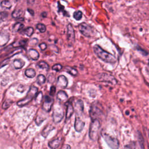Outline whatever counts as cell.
I'll use <instances>...</instances> for the list:
<instances>
[{"label": "cell", "mask_w": 149, "mask_h": 149, "mask_svg": "<svg viewBox=\"0 0 149 149\" xmlns=\"http://www.w3.org/2000/svg\"><path fill=\"white\" fill-rule=\"evenodd\" d=\"M95 78L97 80L101 82H106L113 85L117 83L116 79L112 75L107 73H99L96 76Z\"/></svg>", "instance_id": "obj_4"}, {"label": "cell", "mask_w": 149, "mask_h": 149, "mask_svg": "<svg viewBox=\"0 0 149 149\" xmlns=\"http://www.w3.org/2000/svg\"><path fill=\"white\" fill-rule=\"evenodd\" d=\"M83 16L82 12L80 10H77L74 12L73 13V17L76 20H79L81 19Z\"/></svg>", "instance_id": "obj_33"}, {"label": "cell", "mask_w": 149, "mask_h": 149, "mask_svg": "<svg viewBox=\"0 0 149 149\" xmlns=\"http://www.w3.org/2000/svg\"><path fill=\"white\" fill-rule=\"evenodd\" d=\"M12 104V101H10V100H6L3 102V104H2V108L5 109H7L8 108H9L10 107V105H11Z\"/></svg>", "instance_id": "obj_37"}, {"label": "cell", "mask_w": 149, "mask_h": 149, "mask_svg": "<svg viewBox=\"0 0 149 149\" xmlns=\"http://www.w3.org/2000/svg\"><path fill=\"white\" fill-rule=\"evenodd\" d=\"M93 51L95 54L101 60L110 63H114L116 61V59L114 55L104 50L98 45H95L93 47Z\"/></svg>", "instance_id": "obj_1"}, {"label": "cell", "mask_w": 149, "mask_h": 149, "mask_svg": "<svg viewBox=\"0 0 149 149\" xmlns=\"http://www.w3.org/2000/svg\"><path fill=\"white\" fill-rule=\"evenodd\" d=\"M104 139L111 149H118L119 147V142L116 138L113 137L109 134H104Z\"/></svg>", "instance_id": "obj_7"}, {"label": "cell", "mask_w": 149, "mask_h": 149, "mask_svg": "<svg viewBox=\"0 0 149 149\" xmlns=\"http://www.w3.org/2000/svg\"><path fill=\"white\" fill-rule=\"evenodd\" d=\"M63 116H64V112H63V108L59 104L55 105L54 108L53 114H52L54 122L56 123L60 122L63 119Z\"/></svg>", "instance_id": "obj_5"}, {"label": "cell", "mask_w": 149, "mask_h": 149, "mask_svg": "<svg viewBox=\"0 0 149 149\" xmlns=\"http://www.w3.org/2000/svg\"><path fill=\"white\" fill-rule=\"evenodd\" d=\"M28 53L30 58L34 61H37L39 58L40 54L35 49H30Z\"/></svg>", "instance_id": "obj_17"}, {"label": "cell", "mask_w": 149, "mask_h": 149, "mask_svg": "<svg viewBox=\"0 0 149 149\" xmlns=\"http://www.w3.org/2000/svg\"><path fill=\"white\" fill-rule=\"evenodd\" d=\"M27 2L29 5H33L35 2V0H27Z\"/></svg>", "instance_id": "obj_42"}, {"label": "cell", "mask_w": 149, "mask_h": 149, "mask_svg": "<svg viewBox=\"0 0 149 149\" xmlns=\"http://www.w3.org/2000/svg\"><path fill=\"white\" fill-rule=\"evenodd\" d=\"M36 73V71L34 70V69H32V68H29L27 69L25 71V75L29 78H33L34 77H35Z\"/></svg>", "instance_id": "obj_24"}, {"label": "cell", "mask_w": 149, "mask_h": 149, "mask_svg": "<svg viewBox=\"0 0 149 149\" xmlns=\"http://www.w3.org/2000/svg\"><path fill=\"white\" fill-rule=\"evenodd\" d=\"M57 98L59 100V101L61 102H65L67 101L68 98V94L62 90L59 91L57 94Z\"/></svg>", "instance_id": "obj_15"}, {"label": "cell", "mask_w": 149, "mask_h": 149, "mask_svg": "<svg viewBox=\"0 0 149 149\" xmlns=\"http://www.w3.org/2000/svg\"><path fill=\"white\" fill-rule=\"evenodd\" d=\"M15 1H17H17H20V0H15Z\"/></svg>", "instance_id": "obj_46"}, {"label": "cell", "mask_w": 149, "mask_h": 149, "mask_svg": "<svg viewBox=\"0 0 149 149\" xmlns=\"http://www.w3.org/2000/svg\"><path fill=\"white\" fill-rule=\"evenodd\" d=\"M67 40L69 46L73 45L75 41V33L72 25L69 23L67 26Z\"/></svg>", "instance_id": "obj_9"}, {"label": "cell", "mask_w": 149, "mask_h": 149, "mask_svg": "<svg viewBox=\"0 0 149 149\" xmlns=\"http://www.w3.org/2000/svg\"><path fill=\"white\" fill-rule=\"evenodd\" d=\"M85 125V123L82 121L79 118L76 117L74 123V127L76 132H80L83 130Z\"/></svg>", "instance_id": "obj_11"}, {"label": "cell", "mask_w": 149, "mask_h": 149, "mask_svg": "<svg viewBox=\"0 0 149 149\" xmlns=\"http://www.w3.org/2000/svg\"><path fill=\"white\" fill-rule=\"evenodd\" d=\"M41 16H43V17H46L47 16V13L46 12H42V13H41Z\"/></svg>", "instance_id": "obj_45"}, {"label": "cell", "mask_w": 149, "mask_h": 149, "mask_svg": "<svg viewBox=\"0 0 149 149\" xmlns=\"http://www.w3.org/2000/svg\"><path fill=\"white\" fill-rule=\"evenodd\" d=\"M27 11L31 14V15L33 16L34 15V12L33 9H27Z\"/></svg>", "instance_id": "obj_43"}, {"label": "cell", "mask_w": 149, "mask_h": 149, "mask_svg": "<svg viewBox=\"0 0 149 149\" xmlns=\"http://www.w3.org/2000/svg\"><path fill=\"white\" fill-rule=\"evenodd\" d=\"M22 51V48H16V49H15L14 51H12V52L8 55V56H9V57L13 56H14L15 55L21 52Z\"/></svg>", "instance_id": "obj_36"}, {"label": "cell", "mask_w": 149, "mask_h": 149, "mask_svg": "<svg viewBox=\"0 0 149 149\" xmlns=\"http://www.w3.org/2000/svg\"><path fill=\"white\" fill-rule=\"evenodd\" d=\"M54 104V99L48 95L44 97V100L42 105V109L45 112H49Z\"/></svg>", "instance_id": "obj_10"}, {"label": "cell", "mask_w": 149, "mask_h": 149, "mask_svg": "<svg viewBox=\"0 0 149 149\" xmlns=\"http://www.w3.org/2000/svg\"><path fill=\"white\" fill-rule=\"evenodd\" d=\"M26 41H27L25 40H19V41L13 42L12 44V45L13 47H17V48L20 47H23L26 44Z\"/></svg>", "instance_id": "obj_28"}, {"label": "cell", "mask_w": 149, "mask_h": 149, "mask_svg": "<svg viewBox=\"0 0 149 149\" xmlns=\"http://www.w3.org/2000/svg\"><path fill=\"white\" fill-rule=\"evenodd\" d=\"M23 14V10L22 9H15L12 13V17L18 19L22 16Z\"/></svg>", "instance_id": "obj_23"}, {"label": "cell", "mask_w": 149, "mask_h": 149, "mask_svg": "<svg viewBox=\"0 0 149 149\" xmlns=\"http://www.w3.org/2000/svg\"><path fill=\"white\" fill-rule=\"evenodd\" d=\"M84 109L83 102L81 100H77L74 104V111H75L77 113H81Z\"/></svg>", "instance_id": "obj_14"}, {"label": "cell", "mask_w": 149, "mask_h": 149, "mask_svg": "<svg viewBox=\"0 0 149 149\" xmlns=\"http://www.w3.org/2000/svg\"><path fill=\"white\" fill-rule=\"evenodd\" d=\"M23 27H24V24H22V23H21L20 22H17V23H16L15 24H14L13 25L12 30L13 32L16 33V32L19 31Z\"/></svg>", "instance_id": "obj_22"}, {"label": "cell", "mask_w": 149, "mask_h": 149, "mask_svg": "<svg viewBox=\"0 0 149 149\" xmlns=\"http://www.w3.org/2000/svg\"><path fill=\"white\" fill-rule=\"evenodd\" d=\"M9 34L6 32L0 33V47L5 45L9 40Z\"/></svg>", "instance_id": "obj_12"}, {"label": "cell", "mask_w": 149, "mask_h": 149, "mask_svg": "<svg viewBox=\"0 0 149 149\" xmlns=\"http://www.w3.org/2000/svg\"><path fill=\"white\" fill-rule=\"evenodd\" d=\"M36 29L38 30L40 33H44L46 31L45 26L42 23H38L36 25Z\"/></svg>", "instance_id": "obj_32"}, {"label": "cell", "mask_w": 149, "mask_h": 149, "mask_svg": "<svg viewBox=\"0 0 149 149\" xmlns=\"http://www.w3.org/2000/svg\"><path fill=\"white\" fill-rule=\"evenodd\" d=\"M137 49H138V51H139V52L140 51L143 55H148V52L146 51H145L144 49H142L141 48H139Z\"/></svg>", "instance_id": "obj_41"}, {"label": "cell", "mask_w": 149, "mask_h": 149, "mask_svg": "<svg viewBox=\"0 0 149 149\" xmlns=\"http://www.w3.org/2000/svg\"><path fill=\"white\" fill-rule=\"evenodd\" d=\"M100 122L98 119H93L90 126L88 132L89 137L92 140H95L98 137V133L100 128Z\"/></svg>", "instance_id": "obj_3"}, {"label": "cell", "mask_w": 149, "mask_h": 149, "mask_svg": "<svg viewBox=\"0 0 149 149\" xmlns=\"http://www.w3.org/2000/svg\"><path fill=\"white\" fill-rule=\"evenodd\" d=\"M38 93V88L35 86H31L27 92L26 97L23 99L19 101L17 104L19 107H23L29 104L36 95Z\"/></svg>", "instance_id": "obj_2"}, {"label": "cell", "mask_w": 149, "mask_h": 149, "mask_svg": "<svg viewBox=\"0 0 149 149\" xmlns=\"http://www.w3.org/2000/svg\"><path fill=\"white\" fill-rule=\"evenodd\" d=\"M134 149H145L144 144V139L141 134L140 132H138V146L137 147L135 145Z\"/></svg>", "instance_id": "obj_18"}, {"label": "cell", "mask_w": 149, "mask_h": 149, "mask_svg": "<svg viewBox=\"0 0 149 149\" xmlns=\"http://www.w3.org/2000/svg\"><path fill=\"white\" fill-rule=\"evenodd\" d=\"M61 140L60 138L54 139L53 140L50 141L48 143V146L49 147V148L52 149H56L61 144Z\"/></svg>", "instance_id": "obj_16"}, {"label": "cell", "mask_w": 149, "mask_h": 149, "mask_svg": "<svg viewBox=\"0 0 149 149\" xmlns=\"http://www.w3.org/2000/svg\"><path fill=\"white\" fill-rule=\"evenodd\" d=\"M13 65L15 69H21L24 65V62L21 59H16L13 61Z\"/></svg>", "instance_id": "obj_21"}, {"label": "cell", "mask_w": 149, "mask_h": 149, "mask_svg": "<svg viewBox=\"0 0 149 149\" xmlns=\"http://www.w3.org/2000/svg\"><path fill=\"white\" fill-rule=\"evenodd\" d=\"M8 16V13L5 11L0 12V24L4 22Z\"/></svg>", "instance_id": "obj_31"}, {"label": "cell", "mask_w": 149, "mask_h": 149, "mask_svg": "<svg viewBox=\"0 0 149 149\" xmlns=\"http://www.w3.org/2000/svg\"><path fill=\"white\" fill-rule=\"evenodd\" d=\"M42 100V92L40 91L36 95V101L37 104H40Z\"/></svg>", "instance_id": "obj_35"}, {"label": "cell", "mask_w": 149, "mask_h": 149, "mask_svg": "<svg viewBox=\"0 0 149 149\" xmlns=\"http://www.w3.org/2000/svg\"><path fill=\"white\" fill-rule=\"evenodd\" d=\"M63 149H70V146L68 144H66L64 146Z\"/></svg>", "instance_id": "obj_44"}, {"label": "cell", "mask_w": 149, "mask_h": 149, "mask_svg": "<svg viewBox=\"0 0 149 149\" xmlns=\"http://www.w3.org/2000/svg\"><path fill=\"white\" fill-rule=\"evenodd\" d=\"M52 70H55L56 72H58V71H60L62 69V66L61 65V64H59V63H57V64H55L54 65L52 68Z\"/></svg>", "instance_id": "obj_38"}, {"label": "cell", "mask_w": 149, "mask_h": 149, "mask_svg": "<svg viewBox=\"0 0 149 149\" xmlns=\"http://www.w3.org/2000/svg\"><path fill=\"white\" fill-rule=\"evenodd\" d=\"M65 70L72 76H76L78 74V72L76 69L70 66H66L65 68Z\"/></svg>", "instance_id": "obj_26"}, {"label": "cell", "mask_w": 149, "mask_h": 149, "mask_svg": "<svg viewBox=\"0 0 149 149\" xmlns=\"http://www.w3.org/2000/svg\"><path fill=\"white\" fill-rule=\"evenodd\" d=\"M37 66L41 69H48L49 68V65L47 63L44 61H40L37 63Z\"/></svg>", "instance_id": "obj_34"}, {"label": "cell", "mask_w": 149, "mask_h": 149, "mask_svg": "<svg viewBox=\"0 0 149 149\" xmlns=\"http://www.w3.org/2000/svg\"><path fill=\"white\" fill-rule=\"evenodd\" d=\"M55 91H56V87L54 86H51L50 88V91H49V94L51 96H54L55 94Z\"/></svg>", "instance_id": "obj_39"}, {"label": "cell", "mask_w": 149, "mask_h": 149, "mask_svg": "<svg viewBox=\"0 0 149 149\" xmlns=\"http://www.w3.org/2000/svg\"><path fill=\"white\" fill-rule=\"evenodd\" d=\"M79 30L86 37H91L93 34V29L86 23H81L79 26Z\"/></svg>", "instance_id": "obj_6"}, {"label": "cell", "mask_w": 149, "mask_h": 149, "mask_svg": "<svg viewBox=\"0 0 149 149\" xmlns=\"http://www.w3.org/2000/svg\"><path fill=\"white\" fill-rule=\"evenodd\" d=\"M45 117L44 116V115H38L36 119V123L37 125H40V124L45 120Z\"/></svg>", "instance_id": "obj_30"}, {"label": "cell", "mask_w": 149, "mask_h": 149, "mask_svg": "<svg viewBox=\"0 0 149 149\" xmlns=\"http://www.w3.org/2000/svg\"><path fill=\"white\" fill-rule=\"evenodd\" d=\"M0 5L2 8L8 9H10L12 7V3L9 0H2L0 3Z\"/></svg>", "instance_id": "obj_25"}, {"label": "cell", "mask_w": 149, "mask_h": 149, "mask_svg": "<svg viewBox=\"0 0 149 149\" xmlns=\"http://www.w3.org/2000/svg\"><path fill=\"white\" fill-rule=\"evenodd\" d=\"M39 47H40V48L41 49V50L44 51V50H45V49L47 48V44H46L45 42H42V43H41V44L39 45Z\"/></svg>", "instance_id": "obj_40"}, {"label": "cell", "mask_w": 149, "mask_h": 149, "mask_svg": "<svg viewBox=\"0 0 149 149\" xmlns=\"http://www.w3.org/2000/svg\"><path fill=\"white\" fill-rule=\"evenodd\" d=\"M54 129V127L51 125H47L42 131L41 132V134L44 137H47L48 136V135L49 134V133L51 132V131H52L53 129Z\"/></svg>", "instance_id": "obj_19"}, {"label": "cell", "mask_w": 149, "mask_h": 149, "mask_svg": "<svg viewBox=\"0 0 149 149\" xmlns=\"http://www.w3.org/2000/svg\"><path fill=\"white\" fill-rule=\"evenodd\" d=\"M89 113L92 120L98 119V118L101 115V109H100L97 102L92 104Z\"/></svg>", "instance_id": "obj_8"}, {"label": "cell", "mask_w": 149, "mask_h": 149, "mask_svg": "<svg viewBox=\"0 0 149 149\" xmlns=\"http://www.w3.org/2000/svg\"><path fill=\"white\" fill-rule=\"evenodd\" d=\"M68 81L64 75H61L58 78L57 85L61 88H66L68 86Z\"/></svg>", "instance_id": "obj_13"}, {"label": "cell", "mask_w": 149, "mask_h": 149, "mask_svg": "<svg viewBox=\"0 0 149 149\" xmlns=\"http://www.w3.org/2000/svg\"><path fill=\"white\" fill-rule=\"evenodd\" d=\"M34 33V29L31 27H28L23 30V33L28 37H31Z\"/></svg>", "instance_id": "obj_27"}, {"label": "cell", "mask_w": 149, "mask_h": 149, "mask_svg": "<svg viewBox=\"0 0 149 149\" xmlns=\"http://www.w3.org/2000/svg\"><path fill=\"white\" fill-rule=\"evenodd\" d=\"M74 112V107L72 105V104L69 103L67 105V109H66V119L68 120L69 119L72 114Z\"/></svg>", "instance_id": "obj_20"}, {"label": "cell", "mask_w": 149, "mask_h": 149, "mask_svg": "<svg viewBox=\"0 0 149 149\" xmlns=\"http://www.w3.org/2000/svg\"><path fill=\"white\" fill-rule=\"evenodd\" d=\"M45 80H46V78H45L44 75H43V74H39L37 76V83L39 85H42V84H44L45 83Z\"/></svg>", "instance_id": "obj_29"}]
</instances>
